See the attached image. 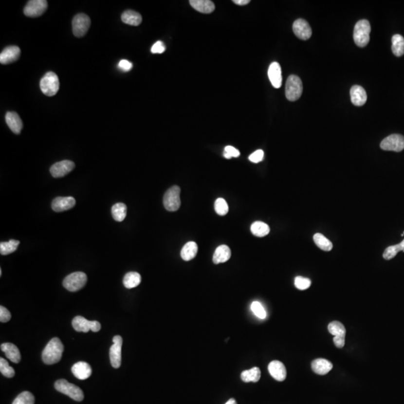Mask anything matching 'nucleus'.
<instances>
[{
	"label": "nucleus",
	"mask_w": 404,
	"mask_h": 404,
	"mask_svg": "<svg viewBox=\"0 0 404 404\" xmlns=\"http://www.w3.org/2000/svg\"><path fill=\"white\" fill-rule=\"evenodd\" d=\"M0 371L2 375L8 378H12L15 375L13 367H11L8 362L3 358L0 359Z\"/></svg>",
	"instance_id": "38"
},
{
	"label": "nucleus",
	"mask_w": 404,
	"mask_h": 404,
	"mask_svg": "<svg viewBox=\"0 0 404 404\" xmlns=\"http://www.w3.org/2000/svg\"><path fill=\"white\" fill-rule=\"evenodd\" d=\"M294 285L297 289L304 291V290L308 289L311 286L312 281L309 278L297 276L295 278Z\"/></svg>",
	"instance_id": "41"
},
{
	"label": "nucleus",
	"mask_w": 404,
	"mask_h": 404,
	"mask_svg": "<svg viewBox=\"0 0 404 404\" xmlns=\"http://www.w3.org/2000/svg\"><path fill=\"white\" fill-rule=\"evenodd\" d=\"M251 309L258 318L265 319L267 317L265 309L260 304V302H257V301L252 302V305H251Z\"/></svg>",
	"instance_id": "40"
},
{
	"label": "nucleus",
	"mask_w": 404,
	"mask_h": 404,
	"mask_svg": "<svg viewBox=\"0 0 404 404\" xmlns=\"http://www.w3.org/2000/svg\"><path fill=\"white\" fill-rule=\"evenodd\" d=\"M303 90L302 80L296 75H291L287 79L285 95L290 101H296L300 98Z\"/></svg>",
	"instance_id": "3"
},
{
	"label": "nucleus",
	"mask_w": 404,
	"mask_h": 404,
	"mask_svg": "<svg viewBox=\"0 0 404 404\" xmlns=\"http://www.w3.org/2000/svg\"><path fill=\"white\" fill-rule=\"evenodd\" d=\"M181 188L174 186L167 190L164 195V204L165 208L168 211H177L181 207Z\"/></svg>",
	"instance_id": "7"
},
{
	"label": "nucleus",
	"mask_w": 404,
	"mask_h": 404,
	"mask_svg": "<svg viewBox=\"0 0 404 404\" xmlns=\"http://www.w3.org/2000/svg\"><path fill=\"white\" fill-rule=\"evenodd\" d=\"M264 151L262 150H257L256 151H255L254 153H252L250 156H249V160H250L251 162L252 163H254V164H257V163H260L264 159Z\"/></svg>",
	"instance_id": "43"
},
{
	"label": "nucleus",
	"mask_w": 404,
	"mask_h": 404,
	"mask_svg": "<svg viewBox=\"0 0 404 404\" xmlns=\"http://www.w3.org/2000/svg\"><path fill=\"white\" fill-rule=\"evenodd\" d=\"M112 341H113V345L110 349V362L112 367L118 368L121 365V348H122L123 339L120 335H115Z\"/></svg>",
	"instance_id": "12"
},
{
	"label": "nucleus",
	"mask_w": 404,
	"mask_h": 404,
	"mask_svg": "<svg viewBox=\"0 0 404 404\" xmlns=\"http://www.w3.org/2000/svg\"><path fill=\"white\" fill-rule=\"evenodd\" d=\"M121 19L126 24L133 26H139L143 21L142 15L132 10H128L124 12L121 15Z\"/></svg>",
	"instance_id": "26"
},
{
	"label": "nucleus",
	"mask_w": 404,
	"mask_h": 404,
	"mask_svg": "<svg viewBox=\"0 0 404 404\" xmlns=\"http://www.w3.org/2000/svg\"><path fill=\"white\" fill-rule=\"evenodd\" d=\"M112 215L117 221H122L127 216V206L124 203H117L112 207Z\"/></svg>",
	"instance_id": "32"
},
{
	"label": "nucleus",
	"mask_w": 404,
	"mask_h": 404,
	"mask_svg": "<svg viewBox=\"0 0 404 404\" xmlns=\"http://www.w3.org/2000/svg\"><path fill=\"white\" fill-rule=\"evenodd\" d=\"M380 147L384 150L401 152L404 149V137L399 134L390 135L382 141Z\"/></svg>",
	"instance_id": "10"
},
{
	"label": "nucleus",
	"mask_w": 404,
	"mask_h": 404,
	"mask_svg": "<svg viewBox=\"0 0 404 404\" xmlns=\"http://www.w3.org/2000/svg\"><path fill=\"white\" fill-rule=\"evenodd\" d=\"M197 252L198 246L196 242L191 241V242H188L187 243H186L184 246L182 248L181 256L183 260L189 261V260H193L196 257Z\"/></svg>",
	"instance_id": "27"
},
{
	"label": "nucleus",
	"mask_w": 404,
	"mask_h": 404,
	"mask_svg": "<svg viewBox=\"0 0 404 404\" xmlns=\"http://www.w3.org/2000/svg\"><path fill=\"white\" fill-rule=\"evenodd\" d=\"M5 121L11 130L15 134H19L23 129V122L18 113L8 112L5 115Z\"/></svg>",
	"instance_id": "21"
},
{
	"label": "nucleus",
	"mask_w": 404,
	"mask_h": 404,
	"mask_svg": "<svg viewBox=\"0 0 404 404\" xmlns=\"http://www.w3.org/2000/svg\"><path fill=\"white\" fill-rule=\"evenodd\" d=\"M293 30L296 37L301 40H308L312 36V30L309 23L303 19H296L293 25Z\"/></svg>",
	"instance_id": "14"
},
{
	"label": "nucleus",
	"mask_w": 404,
	"mask_h": 404,
	"mask_svg": "<svg viewBox=\"0 0 404 404\" xmlns=\"http://www.w3.org/2000/svg\"><path fill=\"white\" fill-rule=\"evenodd\" d=\"M314 242L317 246H318L322 250L326 251V252H330L332 249V243L330 239H327L325 236L320 233L315 234L314 235Z\"/></svg>",
	"instance_id": "33"
},
{
	"label": "nucleus",
	"mask_w": 404,
	"mask_h": 404,
	"mask_svg": "<svg viewBox=\"0 0 404 404\" xmlns=\"http://www.w3.org/2000/svg\"><path fill=\"white\" fill-rule=\"evenodd\" d=\"M351 102L356 107H362L367 101V93L360 86H353L350 89Z\"/></svg>",
	"instance_id": "20"
},
{
	"label": "nucleus",
	"mask_w": 404,
	"mask_h": 404,
	"mask_svg": "<svg viewBox=\"0 0 404 404\" xmlns=\"http://www.w3.org/2000/svg\"><path fill=\"white\" fill-rule=\"evenodd\" d=\"M333 342L338 348H344L345 345V336H335Z\"/></svg>",
	"instance_id": "47"
},
{
	"label": "nucleus",
	"mask_w": 404,
	"mask_h": 404,
	"mask_svg": "<svg viewBox=\"0 0 404 404\" xmlns=\"http://www.w3.org/2000/svg\"><path fill=\"white\" fill-rule=\"evenodd\" d=\"M270 375L277 381L282 382L286 379L287 370L282 362L279 361H273L268 366Z\"/></svg>",
	"instance_id": "16"
},
{
	"label": "nucleus",
	"mask_w": 404,
	"mask_h": 404,
	"mask_svg": "<svg viewBox=\"0 0 404 404\" xmlns=\"http://www.w3.org/2000/svg\"><path fill=\"white\" fill-rule=\"evenodd\" d=\"M72 371L75 377L81 380L89 378L92 373L89 364L85 362H79L74 364L72 367Z\"/></svg>",
	"instance_id": "19"
},
{
	"label": "nucleus",
	"mask_w": 404,
	"mask_h": 404,
	"mask_svg": "<svg viewBox=\"0 0 404 404\" xmlns=\"http://www.w3.org/2000/svg\"><path fill=\"white\" fill-rule=\"evenodd\" d=\"M239 155H240V153H239V150L233 146H228L225 147V152L223 154L225 158L229 160L232 157H238Z\"/></svg>",
	"instance_id": "42"
},
{
	"label": "nucleus",
	"mask_w": 404,
	"mask_h": 404,
	"mask_svg": "<svg viewBox=\"0 0 404 404\" xmlns=\"http://www.w3.org/2000/svg\"><path fill=\"white\" fill-rule=\"evenodd\" d=\"M216 212L217 214L220 216H225L228 214V205L227 204L226 201L221 198H219L216 200L215 204H214Z\"/></svg>",
	"instance_id": "39"
},
{
	"label": "nucleus",
	"mask_w": 404,
	"mask_h": 404,
	"mask_svg": "<svg viewBox=\"0 0 404 404\" xmlns=\"http://www.w3.org/2000/svg\"><path fill=\"white\" fill-rule=\"evenodd\" d=\"M74 168L75 164L71 160H62L51 166L50 173L54 178H62L69 174Z\"/></svg>",
	"instance_id": "13"
},
{
	"label": "nucleus",
	"mask_w": 404,
	"mask_h": 404,
	"mask_svg": "<svg viewBox=\"0 0 404 404\" xmlns=\"http://www.w3.org/2000/svg\"><path fill=\"white\" fill-rule=\"evenodd\" d=\"M87 282V275L83 272H76L70 274L64 279L63 286L71 292L82 289Z\"/></svg>",
	"instance_id": "6"
},
{
	"label": "nucleus",
	"mask_w": 404,
	"mask_h": 404,
	"mask_svg": "<svg viewBox=\"0 0 404 404\" xmlns=\"http://www.w3.org/2000/svg\"><path fill=\"white\" fill-rule=\"evenodd\" d=\"M76 204L74 198L57 197L53 201L52 208L55 212H62L73 208Z\"/></svg>",
	"instance_id": "17"
},
{
	"label": "nucleus",
	"mask_w": 404,
	"mask_h": 404,
	"mask_svg": "<svg viewBox=\"0 0 404 404\" xmlns=\"http://www.w3.org/2000/svg\"><path fill=\"white\" fill-rule=\"evenodd\" d=\"M404 234H402V235H401V236H404Z\"/></svg>",
	"instance_id": "50"
},
{
	"label": "nucleus",
	"mask_w": 404,
	"mask_h": 404,
	"mask_svg": "<svg viewBox=\"0 0 404 404\" xmlns=\"http://www.w3.org/2000/svg\"><path fill=\"white\" fill-rule=\"evenodd\" d=\"M165 50V46L161 40H158L151 47V53L154 54H163Z\"/></svg>",
	"instance_id": "45"
},
{
	"label": "nucleus",
	"mask_w": 404,
	"mask_h": 404,
	"mask_svg": "<svg viewBox=\"0 0 404 404\" xmlns=\"http://www.w3.org/2000/svg\"><path fill=\"white\" fill-rule=\"evenodd\" d=\"M391 50L394 55L402 56L404 54V38L401 35H395L391 38Z\"/></svg>",
	"instance_id": "28"
},
{
	"label": "nucleus",
	"mask_w": 404,
	"mask_h": 404,
	"mask_svg": "<svg viewBox=\"0 0 404 404\" xmlns=\"http://www.w3.org/2000/svg\"><path fill=\"white\" fill-rule=\"evenodd\" d=\"M231 256V252L230 248L226 245H221L216 249L213 256V261L216 264L225 263L229 260Z\"/></svg>",
	"instance_id": "25"
},
{
	"label": "nucleus",
	"mask_w": 404,
	"mask_h": 404,
	"mask_svg": "<svg viewBox=\"0 0 404 404\" xmlns=\"http://www.w3.org/2000/svg\"><path fill=\"white\" fill-rule=\"evenodd\" d=\"M40 90L43 94L49 97L55 95L59 89V80L58 76L54 72L46 73L40 82Z\"/></svg>",
	"instance_id": "5"
},
{
	"label": "nucleus",
	"mask_w": 404,
	"mask_h": 404,
	"mask_svg": "<svg viewBox=\"0 0 404 404\" xmlns=\"http://www.w3.org/2000/svg\"><path fill=\"white\" fill-rule=\"evenodd\" d=\"M19 241L11 239L8 242H2L0 243V253L2 256L12 254L18 249Z\"/></svg>",
	"instance_id": "34"
},
{
	"label": "nucleus",
	"mask_w": 404,
	"mask_h": 404,
	"mask_svg": "<svg viewBox=\"0 0 404 404\" xmlns=\"http://www.w3.org/2000/svg\"><path fill=\"white\" fill-rule=\"evenodd\" d=\"M35 397L29 391H23L20 393L14 401L12 404H34Z\"/></svg>",
	"instance_id": "37"
},
{
	"label": "nucleus",
	"mask_w": 404,
	"mask_h": 404,
	"mask_svg": "<svg viewBox=\"0 0 404 404\" xmlns=\"http://www.w3.org/2000/svg\"><path fill=\"white\" fill-rule=\"evenodd\" d=\"M332 367V364L325 359H317L312 363V370L319 375H326Z\"/></svg>",
	"instance_id": "24"
},
{
	"label": "nucleus",
	"mask_w": 404,
	"mask_h": 404,
	"mask_svg": "<svg viewBox=\"0 0 404 404\" xmlns=\"http://www.w3.org/2000/svg\"><path fill=\"white\" fill-rule=\"evenodd\" d=\"M118 68L122 70L123 72H129L132 69V68H133V64L131 63L129 61H128V60H121L119 64H118Z\"/></svg>",
	"instance_id": "46"
},
{
	"label": "nucleus",
	"mask_w": 404,
	"mask_h": 404,
	"mask_svg": "<svg viewBox=\"0 0 404 404\" xmlns=\"http://www.w3.org/2000/svg\"><path fill=\"white\" fill-rule=\"evenodd\" d=\"M328 330L334 337L346 336V329L340 322L333 321L330 323L328 326Z\"/></svg>",
	"instance_id": "36"
},
{
	"label": "nucleus",
	"mask_w": 404,
	"mask_h": 404,
	"mask_svg": "<svg viewBox=\"0 0 404 404\" xmlns=\"http://www.w3.org/2000/svg\"><path fill=\"white\" fill-rule=\"evenodd\" d=\"M404 252V239L399 244L388 246L383 253V257L386 260H391L397 256L398 252Z\"/></svg>",
	"instance_id": "35"
},
{
	"label": "nucleus",
	"mask_w": 404,
	"mask_h": 404,
	"mask_svg": "<svg viewBox=\"0 0 404 404\" xmlns=\"http://www.w3.org/2000/svg\"><path fill=\"white\" fill-rule=\"evenodd\" d=\"M260 378V370L258 367H252L250 370H244L241 373V380L245 383H257Z\"/></svg>",
	"instance_id": "31"
},
{
	"label": "nucleus",
	"mask_w": 404,
	"mask_h": 404,
	"mask_svg": "<svg viewBox=\"0 0 404 404\" xmlns=\"http://www.w3.org/2000/svg\"><path fill=\"white\" fill-rule=\"evenodd\" d=\"M64 346L59 338L50 340L42 352L43 362L47 365H54L62 359Z\"/></svg>",
	"instance_id": "1"
},
{
	"label": "nucleus",
	"mask_w": 404,
	"mask_h": 404,
	"mask_svg": "<svg viewBox=\"0 0 404 404\" xmlns=\"http://www.w3.org/2000/svg\"><path fill=\"white\" fill-rule=\"evenodd\" d=\"M72 325L76 331H80V332L81 331L88 332L90 330L94 332H97L101 329V325L98 321H96V320L90 321L82 316L75 317L72 321Z\"/></svg>",
	"instance_id": "9"
},
{
	"label": "nucleus",
	"mask_w": 404,
	"mask_h": 404,
	"mask_svg": "<svg viewBox=\"0 0 404 404\" xmlns=\"http://www.w3.org/2000/svg\"><path fill=\"white\" fill-rule=\"evenodd\" d=\"M233 2L238 5H246L250 2V0H233Z\"/></svg>",
	"instance_id": "48"
},
{
	"label": "nucleus",
	"mask_w": 404,
	"mask_h": 404,
	"mask_svg": "<svg viewBox=\"0 0 404 404\" xmlns=\"http://www.w3.org/2000/svg\"><path fill=\"white\" fill-rule=\"evenodd\" d=\"M11 318H12V314L10 313L9 311L4 306H0V321H1V323H7L11 320Z\"/></svg>",
	"instance_id": "44"
},
{
	"label": "nucleus",
	"mask_w": 404,
	"mask_h": 404,
	"mask_svg": "<svg viewBox=\"0 0 404 404\" xmlns=\"http://www.w3.org/2000/svg\"><path fill=\"white\" fill-rule=\"evenodd\" d=\"M268 76L270 83L275 89H279L282 84L281 68L278 62H273L269 67Z\"/></svg>",
	"instance_id": "18"
},
{
	"label": "nucleus",
	"mask_w": 404,
	"mask_h": 404,
	"mask_svg": "<svg viewBox=\"0 0 404 404\" xmlns=\"http://www.w3.org/2000/svg\"><path fill=\"white\" fill-rule=\"evenodd\" d=\"M1 350L5 352V356L14 363H19L21 360L19 349L12 343H4L1 345Z\"/></svg>",
	"instance_id": "22"
},
{
	"label": "nucleus",
	"mask_w": 404,
	"mask_h": 404,
	"mask_svg": "<svg viewBox=\"0 0 404 404\" xmlns=\"http://www.w3.org/2000/svg\"><path fill=\"white\" fill-rule=\"evenodd\" d=\"M225 404H237V402L235 399L231 398V399H230L229 401H228Z\"/></svg>",
	"instance_id": "49"
},
{
	"label": "nucleus",
	"mask_w": 404,
	"mask_h": 404,
	"mask_svg": "<svg viewBox=\"0 0 404 404\" xmlns=\"http://www.w3.org/2000/svg\"><path fill=\"white\" fill-rule=\"evenodd\" d=\"M141 281H142V277L140 274L136 272H129L125 275L123 280L124 285L128 289L136 288L139 285Z\"/></svg>",
	"instance_id": "29"
},
{
	"label": "nucleus",
	"mask_w": 404,
	"mask_h": 404,
	"mask_svg": "<svg viewBox=\"0 0 404 404\" xmlns=\"http://www.w3.org/2000/svg\"><path fill=\"white\" fill-rule=\"evenodd\" d=\"M90 25L91 19L88 15L85 14L75 15L72 21L73 35L77 37H83L87 33Z\"/></svg>",
	"instance_id": "8"
},
{
	"label": "nucleus",
	"mask_w": 404,
	"mask_h": 404,
	"mask_svg": "<svg viewBox=\"0 0 404 404\" xmlns=\"http://www.w3.org/2000/svg\"><path fill=\"white\" fill-rule=\"evenodd\" d=\"M20 49L18 46L5 47L0 54V62L2 65H8L16 62L20 55Z\"/></svg>",
	"instance_id": "15"
},
{
	"label": "nucleus",
	"mask_w": 404,
	"mask_h": 404,
	"mask_svg": "<svg viewBox=\"0 0 404 404\" xmlns=\"http://www.w3.org/2000/svg\"><path fill=\"white\" fill-rule=\"evenodd\" d=\"M370 24L367 19H361L356 23L354 28L353 38L358 47H365L367 45L370 40Z\"/></svg>",
	"instance_id": "2"
},
{
	"label": "nucleus",
	"mask_w": 404,
	"mask_h": 404,
	"mask_svg": "<svg viewBox=\"0 0 404 404\" xmlns=\"http://www.w3.org/2000/svg\"><path fill=\"white\" fill-rule=\"evenodd\" d=\"M55 388L57 391L68 395L74 401H82L84 399V394L82 389L67 380H59L55 382Z\"/></svg>",
	"instance_id": "4"
},
{
	"label": "nucleus",
	"mask_w": 404,
	"mask_h": 404,
	"mask_svg": "<svg viewBox=\"0 0 404 404\" xmlns=\"http://www.w3.org/2000/svg\"><path fill=\"white\" fill-rule=\"evenodd\" d=\"M47 5L46 0H31L26 4L23 12L26 17L37 18L47 11Z\"/></svg>",
	"instance_id": "11"
},
{
	"label": "nucleus",
	"mask_w": 404,
	"mask_h": 404,
	"mask_svg": "<svg viewBox=\"0 0 404 404\" xmlns=\"http://www.w3.org/2000/svg\"><path fill=\"white\" fill-rule=\"evenodd\" d=\"M189 4L201 13L210 14L215 10V5L210 0H190Z\"/></svg>",
	"instance_id": "23"
},
{
	"label": "nucleus",
	"mask_w": 404,
	"mask_h": 404,
	"mask_svg": "<svg viewBox=\"0 0 404 404\" xmlns=\"http://www.w3.org/2000/svg\"><path fill=\"white\" fill-rule=\"evenodd\" d=\"M270 227L267 224L264 223L263 221H255L251 225V231L255 236L258 238H263L267 236L270 233Z\"/></svg>",
	"instance_id": "30"
}]
</instances>
